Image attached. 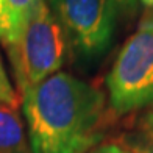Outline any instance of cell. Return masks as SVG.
<instances>
[{
    "label": "cell",
    "mask_w": 153,
    "mask_h": 153,
    "mask_svg": "<svg viewBox=\"0 0 153 153\" xmlns=\"http://www.w3.org/2000/svg\"><path fill=\"white\" fill-rule=\"evenodd\" d=\"M88 153H134V152H131L130 149H127L122 144L105 142V144H100V145H97V147H94Z\"/></svg>",
    "instance_id": "9c48e42d"
},
{
    "label": "cell",
    "mask_w": 153,
    "mask_h": 153,
    "mask_svg": "<svg viewBox=\"0 0 153 153\" xmlns=\"http://www.w3.org/2000/svg\"><path fill=\"white\" fill-rule=\"evenodd\" d=\"M67 45L64 31L48 2L44 0L19 39L6 47L20 95L58 74L66 58Z\"/></svg>",
    "instance_id": "7a4b0ae2"
},
{
    "label": "cell",
    "mask_w": 153,
    "mask_h": 153,
    "mask_svg": "<svg viewBox=\"0 0 153 153\" xmlns=\"http://www.w3.org/2000/svg\"><path fill=\"white\" fill-rule=\"evenodd\" d=\"M145 8H150V10H153V0H139Z\"/></svg>",
    "instance_id": "8fae6325"
},
{
    "label": "cell",
    "mask_w": 153,
    "mask_h": 153,
    "mask_svg": "<svg viewBox=\"0 0 153 153\" xmlns=\"http://www.w3.org/2000/svg\"><path fill=\"white\" fill-rule=\"evenodd\" d=\"M122 145L134 153H153V134H128Z\"/></svg>",
    "instance_id": "ba28073f"
},
{
    "label": "cell",
    "mask_w": 153,
    "mask_h": 153,
    "mask_svg": "<svg viewBox=\"0 0 153 153\" xmlns=\"http://www.w3.org/2000/svg\"><path fill=\"white\" fill-rule=\"evenodd\" d=\"M20 103L31 153H88L102 137L106 97L71 74L48 76Z\"/></svg>",
    "instance_id": "6da1fadb"
},
{
    "label": "cell",
    "mask_w": 153,
    "mask_h": 153,
    "mask_svg": "<svg viewBox=\"0 0 153 153\" xmlns=\"http://www.w3.org/2000/svg\"><path fill=\"white\" fill-rule=\"evenodd\" d=\"M117 11H120L125 16H133L137 6V0H114Z\"/></svg>",
    "instance_id": "30bf717a"
},
{
    "label": "cell",
    "mask_w": 153,
    "mask_h": 153,
    "mask_svg": "<svg viewBox=\"0 0 153 153\" xmlns=\"http://www.w3.org/2000/svg\"><path fill=\"white\" fill-rule=\"evenodd\" d=\"M0 103H3L6 106H11V108H16V109L20 103L19 94L16 92L14 86L11 85L8 75L5 72L2 58H0Z\"/></svg>",
    "instance_id": "52a82bcc"
},
{
    "label": "cell",
    "mask_w": 153,
    "mask_h": 153,
    "mask_svg": "<svg viewBox=\"0 0 153 153\" xmlns=\"http://www.w3.org/2000/svg\"><path fill=\"white\" fill-rule=\"evenodd\" d=\"M0 153H31L16 108L0 103Z\"/></svg>",
    "instance_id": "8992f818"
},
{
    "label": "cell",
    "mask_w": 153,
    "mask_h": 153,
    "mask_svg": "<svg viewBox=\"0 0 153 153\" xmlns=\"http://www.w3.org/2000/svg\"><path fill=\"white\" fill-rule=\"evenodd\" d=\"M44 0H0V41L10 47L19 39Z\"/></svg>",
    "instance_id": "5b68a950"
},
{
    "label": "cell",
    "mask_w": 153,
    "mask_h": 153,
    "mask_svg": "<svg viewBox=\"0 0 153 153\" xmlns=\"http://www.w3.org/2000/svg\"><path fill=\"white\" fill-rule=\"evenodd\" d=\"M147 122H149L150 131H152V134H153V109L150 111V114H149V119H147Z\"/></svg>",
    "instance_id": "7c38bea8"
},
{
    "label": "cell",
    "mask_w": 153,
    "mask_h": 153,
    "mask_svg": "<svg viewBox=\"0 0 153 153\" xmlns=\"http://www.w3.org/2000/svg\"><path fill=\"white\" fill-rule=\"evenodd\" d=\"M105 85L116 114L153 105V13L144 16L125 41Z\"/></svg>",
    "instance_id": "3957f363"
},
{
    "label": "cell",
    "mask_w": 153,
    "mask_h": 153,
    "mask_svg": "<svg viewBox=\"0 0 153 153\" xmlns=\"http://www.w3.org/2000/svg\"><path fill=\"white\" fill-rule=\"evenodd\" d=\"M76 55L94 59L108 50L116 30L114 0H47Z\"/></svg>",
    "instance_id": "277c9868"
}]
</instances>
